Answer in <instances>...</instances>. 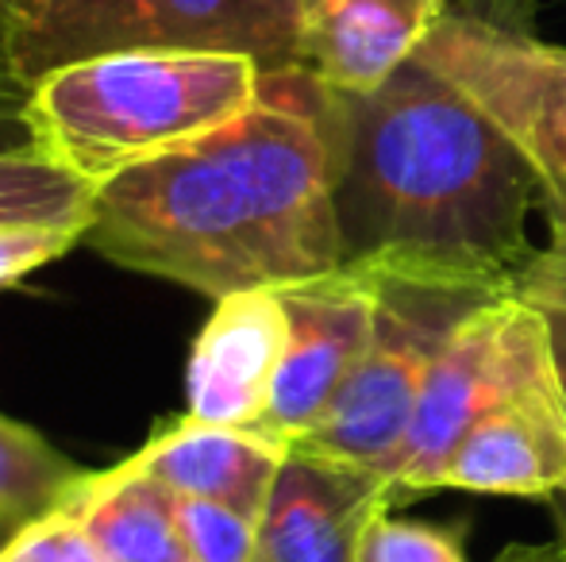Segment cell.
Returning <instances> with one entry per match:
<instances>
[{
	"instance_id": "obj_14",
	"label": "cell",
	"mask_w": 566,
	"mask_h": 562,
	"mask_svg": "<svg viewBox=\"0 0 566 562\" xmlns=\"http://www.w3.org/2000/svg\"><path fill=\"white\" fill-rule=\"evenodd\" d=\"M178 497L135 458L85 474L62 512L90 536L105 562H189L178 536Z\"/></svg>"
},
{
	"instance_id": "obj_16",
	"label": "cell",
	"mask_w": 566,
	"mask_h": 562,
	"mask_svg": "<svg viewBox=\"0 0 566 562\" xmlns=\"http://www.w3.org/2000/svg\"><path fill=\"white\" fill-rule=\"evenodd\" d=\"M85 470L54 450L35 427L0 416V517L28 524L66 505Z\"/></svg>"
},
{
	"instance_id": "obj_7",
	"label": "cell",
	"mask_w": 566,
	"mask_h": 562,
	"mask_svg": "<svg viewBox=\"0 0 566 562\" xmlns=\"http://www.w3.org/2000/svg\"><path fill=\"white\" fill-rule=\"evenodd\" d=\"M290 316V343L274 378V397L259 432L293 443L324 416L374 336V282L355 266H339L321 278L282 285Z\"/></svg>"
},
{
	"instance_id": "obj_25",
	"label": "cell",
	"mask_w": 566,
	"mask_h": 562,
	"mask_svg": "<svg viewBox=\"0 0 566 562\" xmlns=\"http://www.w3.org/2000/svg\"><path fill=\"white\" fill-rule=\"evenodd\" d=\"M509 562H566L559 543H552V548H536V551H516Z\"/></svg>"
},
{
	"instance_id": "obj_3",
	"label": "cell",
	"mask_w": 566,
	"mask_h": 562,
	"mask_svg": "<svg viewBox=\"0 0 566 562\" xmlns=\"http://www.w3.org/2000/svg\"><path fill=\"white\" fill-rule=\"evenodd\" d=\"M262 66L247 54L147 43L54 70L31 85L39 150L93 189L254 108Z\"/></svg>"
},
{
	"instance_id": "obj_26",
	"label": "cell",
	"mask_w": 566,
	"mask_h": 562,
	"mask_svg": "<svg viewBox=\"0 0 566 562\" xmlns=\"http://www.w3.org/2000/svg\"><path fill=\"white\" fill-rule=\"evenodd\" d=\"M23 524H15V520H8V517H0V543H8L15 532H20Z\"/></svg>"
},
{
	"instance_id": "obj_22",
	"label": "cell",
	"mask_w": 566,
	"mask_h": 562,
	"mask_svg": "<svg viewBox=\"0 0 566 562\" xmlns=\"http://www.w3.org/2000/svg\"><path fill=\"white\" fill-rule=\"evenodd\" d=\"M521 297H528L539 312L547 316V331H552V354H555V370H559L563 382V397H566V293L552 289V285H536V282H521ZM555 524H559V551L566 559V501H555Z\"/></svg>"
},
{
	"instance_id": "obj_15",
	"label": "cell",
	"mask_w": 566,
	"mask_h": 562,
	"mask_svg": "<svg viewBox=\"0 0 566 562\" xmlns=\"http://www.w3.org/2000/svg\"><path fill=\"white\" fill-rule=\"evenodd\" d=\"M305 0H163L158 43L247 54L262 70H293Z\"/></svg>"
},
{
	"instance_id": "obj_5",
	"label": "cell",
	"mask_w": 566,
	"mask_h": 562,
	"mask_svg": "<svg viewBox=\"0 0 566 562\" xmlns=\"http://www.w3.org/2000/svg\"><path fill=\"white\" fill-rule=\"evenodd\" d=\"M555 370L547 316L521 293L478 305L448 336L428 370L417 416L386 478L394 494L436 489L443 463L467 432L524 385Z\"/></svg>"
},
{
	"instance_id": "obj_13",
	"label": "cell",
	"mask_w": 566,
	"mask_h": 562,
	"mask_svg": "<svg viewBox=\"0 0 566 562\" xmlns=\"http://www.w3.org/2000/svg\"><path fill=\"white\" fill-rule=\"evenodd\" d=\"M163 0H0V66L31 89L54 70L158 43Z\"/></svg>"
},
{
	"instance_id": "obj_11",
	"label": "cell",
	"mask_w": 566,
	"mask_h": 562,
	"mask_svg": "<svg viewBox=\"0 0 566 562\" xmlns=\"http://www.w3.org/2000/svg\"><path fill=\"white\" fill-rule=\"evenodd\" d=\"M448 0H305L293 70L363 97L417 59Z\"/></svg>"
},
{
	"instance_id": "obj_6",
	"label": "cell",
	"mask_w": 566,
	"mask_h": 562,
	"mask_svg": "<svg viewBox=\"0 0 566 562\" xmlns=\"http://www.w3.org/2000/svg\"><path fill=\"white\" fill-rule=\"evenodd\" d=\"M417 59L516 142L544 185V209H566V46L448 12Z\"/></svg>"
},
{
	"instance_id": "obj_17",
	"label": "cell",
	"mask_w": 566,
	"mask_h": 562,
	"mask_svg": "<svg viewBox=\"0 0 566 562\" xmlns=\"http://www.w3.org/2000/svg\"><path fill=\"white\" fill-rule=\"evenodd\" d=\"M93 193L90 181L43 150L0 155V224L90 227Z\"/></svg>"
},
{
	"instance_id": "obj_2",
	"label": "cell",
	"mask_w": 566,
	"mask_h": 562,
	"mask_svg": "<svg viewBox=\"0 0 566 562\" xmlns=\"http://www.w3.org/2000/svg\"><path fill=\"white\" fill-rule=\"evenodd\" d=\"M544 185L516 142L420 59L381 89L339 93L343 266L516 293L539 258Z\"/></svg>"
},
{
	"instance_id": "obj_23",
	"label": "cell",
	"mask_w": 566,
	"mask_h": 562,
	"mask_svg": "<svg viewBox=\"0 0 566 562\" xmlns=\"http://www.w3.org/2000/svg\"><path fill=\"white\" fill-rule=\"evenodd\" d=\"M28 85L15 82L4 66H0V155H15V150H39L35 124H31L28 108Z\"/></svg>"
},
{
	"instance_id": "obj_12",
	"label": "cell",
	"mask_w": 566,
	"mask_h": 562,
	"mask_svg": "<svg viewBox=\"0 0 566 562\" xmlns=\"http://www.w3.org/2000/svg\"><path fill=\"white\" fill-rule=\"evenodd\" d=\"M285 455L290 443L259 427H224L181 416L158 427L132 458L174 497L224 505L259 524Z\"/></svg>"
},
{
	"instance_id": "obj_24",
	"label": "cell",
	"mask_w": 566,
	"mask_h": 562,
	"mask_svg": "<svg viewBox=\"0 0 566 562\" xmlns=\"http://www.w3.org/2000/svg\"><path fill=\"white\" fill-rule=\"evenodd\" d=\"M547 232H552V240L539 251L532 271L524 274V282L552 285V289L566 293V209H547Z\"/></svg>"
},
{
	"instance_id": "obj_18",
	"label": "cell",
	"mask_w": 566,
	"mask_h": 562,
	"mask_svg": "<svg viewBox=\"0 0 566 562\" xmlns=\"http://www.w3.org/2000/svg\"><path fill=\"white\" fill-rule=\"evenodd\" d=\"M178 536L189 562H254L259 559V524L235 509L212 501L178 497Z\"/></svg>"
},
{
	"instance_id": "obj_4",
	"label": "cell",
	"mask_w": 566,
	"mask_h": 562,
	"mask_svg": "<svg viewBox=\"0 0 566 562\" xmlns=\"http://www.w3.org/2000/svg\"><path fill=\"white\" fill-rule=\"evenodd\" d=\"M363 274L374 282V297H378L370 347L355 374L343 382L336 401L324 409L321 421L290 447L336 458V463L366 466L386 478L389 463L397 458L412 416H417V401L432 362L440 359L451 331L478 305L493 300V293L424 278Z\"/></svg>"
},
{
	"instance_id": "obj_10",
	"label": "cell",
	"mask_w": 566,
	"mask_h": 562,
	"mask_svg": "<svg viewBox=\"0 0 566 562\" xmlns=\"http://www.w3.org/2000/svg\"><path fill=\"white\" fill-rule=\"evenodd\" d=\"M436 489L566 501V397L559 370L482 416L443 463Z\"/></svg>"
},
{
	"instance_id": "obj_8",
	"label": "cell",
	"mask_w": 566,
	"mask_h": 562,
	"mask_svg": "<svg viewBox=\"0 0 566 562\" xmlns=\"http://www.w3.org/2000/svg\"><path fill=\"white\" fill-rule=\"evenodd\" d=\"M394 501L378 470L290 447L259 520L254 562H358L366 528Z\"/></svg>"
},
{
	"instance_id": "obj_9",
	"label": "cell",
	"mask_w": 566,
	"mask_h": 562,
	"mask_svg": "<svg viewBox=\"0 0 566 562\" xmlns=\"http://www.w3.org/2000/svg\"><path fill=\"white\" fill-rule=\"evenodd\" d=\"M290 343V316L277 289L220 297L197 331L186 367V416L201 424L259 427Z\"/></svg>"
},
{
	"instance_id": "obj_19",
	"label": "cell",
	"mask_w": 566,
	"mask_h": 562,
	"mask_svg": "<svg viewBox=\"0 0 566 562\" xmlns=\"http://www.w3.org/2000/svg\"><path fill=\"white\" fill-rule=\"evenodd\" d=\"M358 562H470V559L462 551L459 528L401 520V517H389L386 509L366 528Z\"/></svg>"
},
{
	"instance_id": "obj_21",
	"label": "cell",
	"mask_w": 566,
	"mask_h": 562,
	"mask_svg": "<svg viewBox=\"0 0 566 562\" xmlns=\"http://www.w3.org/2000/svg\"><path fill=\"white\" fill-rule=\"evenodd\" d=\"M0 562H105V555L59 509L51 517L28 520L12 540L0 543Z\"/></svg>"
},
{
	"instance_id": "obj_20",
	"label": "cell",
	"mask_w": 566,
	"mask_h": 562,
	"mask_svg": "<svg viewBox=\"0 0 566 562\" xmlns=\"http://www.w3.org/2000/svg\"><path fill=\"white\" fill-rule=\"evenodd\" d=\"M85 240L70 224H0V289H12L46 263L66 258Z\"/></svg>"
},
{
	"instance_id": "obj_1",
	"label": "cell",
	"mask_w": 566,
	"mask_h": 562,
	"mask_svg": "<svg viewBox=\"0 0 566 562\" xmlns=\"http://www.w3.org/2000/svg\"><path fill=\"white\" fill-rule=\"evenodd\" d=\"M339 93L262 70L254 108L93 193L85 247L201 297L282 289L343 266Z\"/></svg>"
}]
</instances>
